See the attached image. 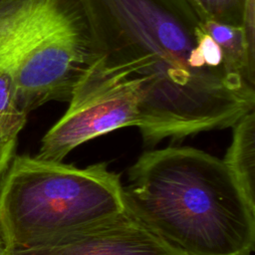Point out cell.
I'll list each match as a JSON object with an SVG mask.
<instances>
[{
	"mask_svg": "<svg viewBox=\"0 0 255 255\" xmlns=\"http://www.w3.org/2000/svg\"><path fill=\"white\" fill-rule=\"evenodd\" d=\"M202 21L242 27L254 41L255 0H190Z\"/></svg>",
	"mask_w": 255,
	"mask_h": 255,
	"instance_id": "cell-9",
	"label": "cell"
},
{
	"mask_svg": "<svg viewBox=\"0 0 255 255\" xmlns=\"http://www.w3.org/2000/svg\"><path fill=\"white\" fill-rule=\"evenodd\" d=\"M95 60L108 72L139 84L143 141L233 127L255 106V86L202 52L206 34L190 0H78Z\"/></svg>",
	"mask_w": 255,
	"mask_h": 255,
	"instance_id": "cell-1",
	"label": "cell"
},
{
	"mask_svg": "<svg viewBox=\"0 0 255 255\" xmlns=\"http://www.w3.org/2000/svg\"><path fill=\"white\" fill-rule=\"evenodd\" d=\"M0 255H10V252L6 248V245L3 241V239L0 236Z\"/></svg>",
	"mask_w": 255,
	"mask_h": 255,
	"instance_id": "cell-12",
	"label": "cell"
},
{
	"mask_svg": "<svg viewBox=\"0 0 255 255\" xmlns=\"http://www.w3.org/2000/svg\"><path fill=\"white\" fill-rule=\"evenodd\" d=\"M15 149H16V144H9L0 148V182L10 162L15 156Z\"/></svg>",
	"mask_w": 255,
	"mask_h": 255,
	"instance_id": "cell-11",
	"label": "cell"
},
{
	"mask_svg": "<svg viewBox=\"0 0 255 255\" xmlns=\"http://www.w3.org/2000/svg\"><path fill=\"white\" fill-rule=\"evenodd\" d=\"M128 207L180 255H250L255 204L223 159L193 147L142 153L124 187Z\"/></svg>",
	"mask_w": 255,
	"mask_h": 255,
	"instance_id": "cell-2",
	"label": "cell"
},
{
	"mask_svg": "<svg viewBox=\"0 0 255 255\" xmlns=\"http://www.w3.org/2000/svg\"><path fill=\"white\" fill-rule=\"evenodd\" d=\"M10 255H180L127 205L122 213Z\"/></svg>",
	"mask_w": 255,
	"mask_h": 255,
	"instance_id": "cell-6",
	"label": "cell"
},
{
	"mask_svg": "<svg viewBox=\"0 0 255 255\" xmlns=\"http://www.w3.org/2000/svg\"><path fill=\"white\" fill-rule=\"evenodd\" d=\"M127 208L120 174L15 155L0 182V236L9 252L42 246Z\"/></svg>",
	"mask_w": 255,
	"mask_h": 255,
	"instance_id": "cell-3",
	"label": "cell"
},
{
	"mask_svg": "<svg viewBox=\"0 0 255 255\" xmlns=\"http://www.w3.org/2000/svg\"><path fill=\"white\" fill-rule=\"evenodd\" d=\"M231 144L223 161L249 201L255 204V114L249 112L233 127Z\"/></svg>",
	"mask_w": 255,
	"mask_h": 255,
	"instance_id": "cell-7",
	"label": "cell"
},
{
	"mask_svg": "<svg viewBox=\"0 0 255 255\" xmlns=\"http://www.w3.org/2000/svg\"><path fill=\"white\" fill-rule=\"evenodd\" d=\"M27 116L18 105L12 75L9 71L0 69V148L17 143Z\"/></svg>",
	"mask_w": 255,
	"mask_h": 255,
	"instance_id": "cell-10",
	"label": "cell"
},
{
	"mask_svg": "<svg viewBox=\"0 0 255 255\" xmlns=\"http://www.w3.org/2000/svg\"><path fill=\"white\" fill-rule=\"evenodd\" d=\"M95 59L90 27L78 0H53L33 37L3 68L12 75L27 115L51 101L69 102Z\"/></svg>",
	"mask_w": 255,
	"mask_h": 255,
	"instance_id": "cell-4",
	"label": "cell"
},
{
	"mask_svg": "<svg viewBox=\"0 0 255 255\" xmlns=\"http://www.w3.org/2000/svg\"><path fill=\"white\" fill-rule=\"evenodd\" d=\"M68 103L66 113L43 136L36 157L63 161L85 141L136 126L139 84L108 72L94 59Z\"/></svg>",
	"mask_w": 255,
	"mask_h": 255,
	"instance_id": "cell-5",
	"label": "cell"
},
{
	"mask_svg": "<svg viewBox=\"0 0 255 255\" xmlns=\"http://www.w3.org/2000/svg\"><path fill=\"white\" fill-rule=\"evenodd\" d=\"M202 22L206 32L219 46L226 68L255 86V46L244 28L208 20Z\"/></svg>",
	"mask_w": 255,
	"mask_h": 255,
	"instance_id": "cell-8",
	"label": "cell"
}]
</instances>
